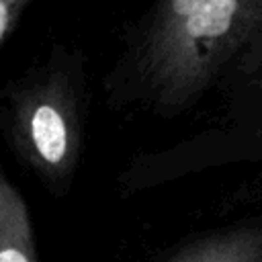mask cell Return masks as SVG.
<instances>
[{"instance_id":"1","label":"cell","mask_w":262,"mask_h":262,"mask_svg":"<svg viewBox=\"0 0 262 262\" xmlns=\"http://www.w3.org/2000/svg\"><path fill=\"white\" fill-rule=\"evenodd\" d=\"M262 37V0H156L135 74L164 111L194 104Z\"/></svg>"},{"instance_id":"2","label":"cell","mask_w":262,"mask_h":262,"mask_svg":"<svg viewBox=\"0 0 262 262\" xmlns=\"http://www.w3.org/2000/svg\"><path fill=\"white\" fill-rule=\"evenodd\" d=\"M8 133L23 158L49 182H63L80 156V98L63 66L20 80L6 104Z\"/></svg>"},{"instance_id":"3","label":"cell","mask_w":262,"mask_h":262,"mask_svg":"<svg viewBox=\"0 0 262 262\" xmlns=\"http://www.w3.org/2000/svg\"><path fill=\"white\" fill-rule=\"evenodd\" d=\"M0 262H37L27 203L0 164Z\"/></svg>"},{"instance_id":"4","label":"cell","mask_w":262,"mask_h":262,"mask_svg":"<svg viewBox=\"0 0 262 262\" xmlns=\"http://www.w3.org/2000/svg\"><path fill=\"white\" fill-rule=\"evenodd\" d=\"M172 262H262V225L209 233L186 246Z\"/></svg>"},{"instance_id":"5","label":"cell","mask_w":262,"mask_h":262,"mask_svg":"<svg viewBox=\"0 0 262 262\" xmlns=\"http://www.w3.org/2000/svg\"><path fill=\"white\" fill-rule=\"evenodd\" d=\"M237 70L242 76L262 94V37L246 51V55L237 61Z\"/></svg>"},{"instance_id":"6","label":"cell","mask_w":262,"mask_h":262,"mask_svg":"<svg viewBox=\"0 0 262 262\" xmlns=\"http://www.w3.org/2000/svg\"><path fill=\"white\" fill-rule=\"evenodd\" d=\"M33 0H0V45L16 27L20 14Z\"/></svg>"}]
</instances>
